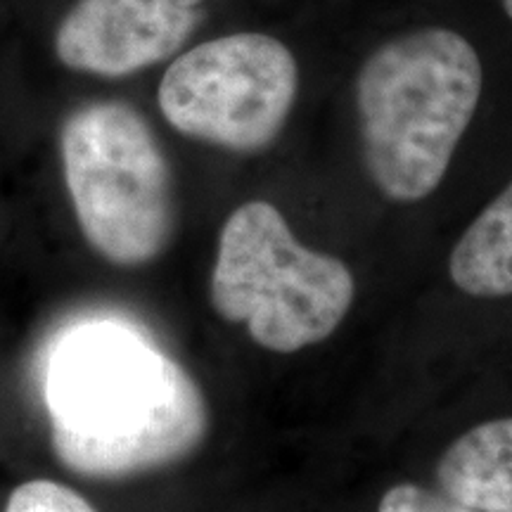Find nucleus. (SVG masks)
Returning a JSON list of instances; mask_svg holds the SVG:
<instances>
[{"instance_id": "nucleus-1", "label": "nucleus", "mask_w": 512, "mask_h": 512, "mask_svg": "<svg viewBox=\"0 0 512 512\" xmlns=\"http://www.w3.org/2000/svg\"><path fill=\"white\" fill-rule=\"evenodd\" d=\"M50 446L64 470L128 479L195 456L211 432L209 401L188 370L128 325H74L43 375Z\"/></svg>"}, {"instance_id": "nucleus-9", "label": "nucleus", "mask_w": 512, "mask_h": 512, "mask_svg": "<svg viewBox=\"0 0 512 512\" xmlns=\"http://www.w3.org/2000/svg\"><path fill=\"white\" fill-rule=\"evenodd\" d=\"M377 512H482L453 501L451 496L432 491L415 482H401L384 491Z\"/></svg>"}, {"instance_id": "nucleus-4", "label": "nucleus", "mask_w": 512, "mask_h": 512, "mask_svg": "<svg viewBox=\"0 0 512 512\" xmlns=\"http://www.w3.org/2000/svg\"><path fill=\"white\" fill-rule=\"evenodd\" d=\"M354 299L351 268L302 245L275 204L249 200L223 221L209 302L256 347L283 356L316 347L347 320Z\"/></svg>"}, {"instance_id": "nucleus-5", "label": "nucleus", "mask_w": 512, "mask_h": 512, "mask_svg": "<svg viewBox=\"0 0 512 512\" xmlns=\"http://www.w3.org/2000/svg\"><path fill=\"white\" fill-rule=\"evenodd\" d=\"M299 91V67L280 38L240 31L192 41L164 64L157 110L178 136L254 155L278 140Z\"/></svg>"}, {"instance_id": "nucleus-6", "label": "nucleus", "mask_w": 512, "mask_h": 512, "mask_svg": "<svg viewBox=\"0 0 512 512\" xmlns=\"http://www.w3.org/2000/svg\"><path fill=\"white\" fill-rule=\"evenodd\" d=\"M441 494L482 512H512V418L470 427L441 453Z\"/></svg>"}, {"instance_id": "nucleus-3", "label": "nucleus", "mask_w": 512, "mask_h": 512, "mask_svg": "<svg viewBox=\"0 0 512 512\" xmlns=\"http://www.w3.org/2000/svg\"><path fill=\"white\" fill-rule=\"evenodd\" d=\"M57 174L83 240L119 268L155 264L176 238V174L133 102L88 98L55 126Z\"/></svg>"}, {"instance_id": "nucleus-7", "label": "nucleus", "mask_w": 512, "mask_h": 512, "mask_svg": "<svg viewBox=\"0 0 512 512\" xmlns=\"http://www.w3.org/2000/svg\"><path fill=\"white\" fill-rule=\"evenodd\" d=\"M448 278L467 297H512V183L463 230L448 256Z\"/></svg>"}, {"instance_id": "nucleus-2", "label": "nucleus", "mask_w": 512, "mask_h": 512, "mask_svg": "<svg viewBox=\"0 0 512 512\" xmlns=\"http://www.w3.org/2000/svg\"><path fill=\"white\" fill-rule=\"evenodd\" d=\"M475 46L451 29L396 36L361 64L356 114L363 164L384 200H427L448 174L482 100Z\"/></svg>"}, {"instance_id": "nucleus-8", "label": "nucleus", "mask_w": 512, "mask_h": 512, "mask_svg": "<svg viewBox=\"0 0 512 512\" xmlns=\"http://www.w3.org/2000/svg\"><path fill=\"white\" fill-rule=\"evenodd\" d=\"M5 512H100L72 486L53 479H29L15 486Z\"/></svg>"}, {"instance_id": "nucleus-10", "label": "nucleus", "mask_w": 512, "mask_h": 512, "mask_svg": "<svg viewBox=\"0 0 512 512\" xmlns=\"http://www.w3.org/2000/svg\"><path fill=\"white\" fill-rule=\"evenodd\" d=\"M503 3V8H505V12H508V17L512 19V0H501Z\"/></svg>"}]
</instances>
